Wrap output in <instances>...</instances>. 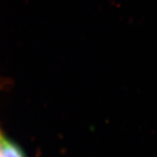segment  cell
I'll return each instance as SVG.
<instances>
[{
    "label": "cell",
    "mask_w": 157,
    "mask_h": 157,
    "mask_svg": "<svg viewBox=\"0 0 157 157\" xmlns=\"http://www.w3.org/2000/svg\"><path fill=\"white\" fill-rule=\"evenodd\" d=\"M1 157H25L20 148L9 140L0 137Z\"/></svg>",
    "instance_id": "cell-1"
},
{
    "label": "cell",
    "mask_w": 157,
    "mask_h": 157,
    "mask_svg": "<svg viewBox=\"0 0 157 157\" xmlns=\"http://www.w3.org/2000/svg\"><path fill=\"white\" fill-rule=\"evenodd\" d=\"M0 137H1V136H0ZM0 157H1V155H0Z\"/></svg>",
    "instance_id": "cell-2"
}]
</instances>
